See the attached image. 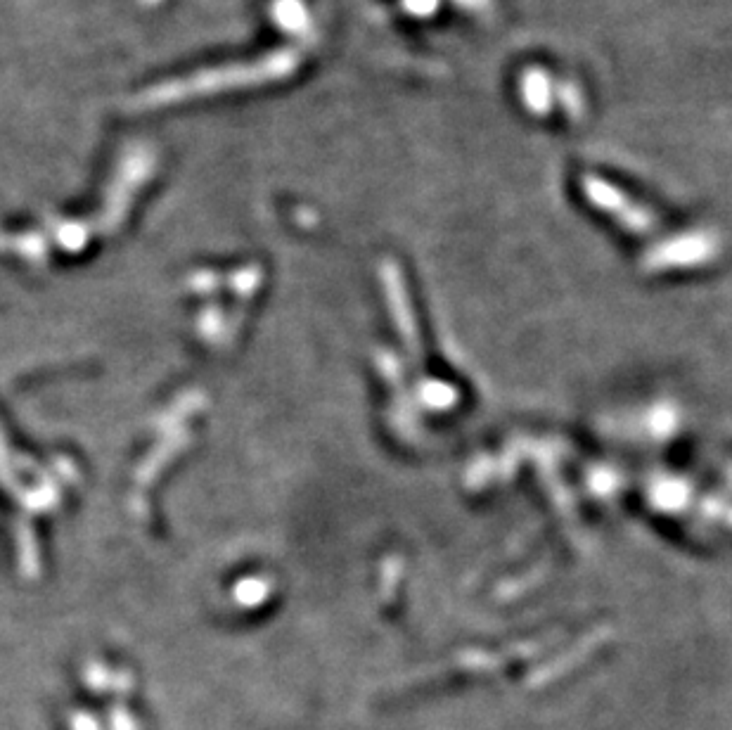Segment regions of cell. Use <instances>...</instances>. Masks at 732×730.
Masks as SVG:
<instances>
[{
  "label": "cell",
  "mask_w": 732,
  "mask_h": 730,
  "mask_svg": "<svg viewBox=\"0 0 732 730\" xmlns=\"http://www.w3.org/2000/svg\"><path fill=\"white\" fill-rule=\"evenodd\" d=\"M519 95H522L524 107L531 114H548L552 107H555V81L548 72L543 69H529V72L522 74V81H519Z\"/></svg>",
  "instance_id": "obj_1"
},
{
  "label": "cell",
  "mask_w": 732,
  "mask_h": 730,
  "mask_svg": "<svg viewBox=\"0 0 732 730\" xmlns=\"http://www.w3.org/2000/svg\"><path fill=\"white\" fill-rule=\"evenodd\" d=\"M583 185H586L590 200H593L595 204H600V207L614 211V214H619V211H621V216H624L626 221H631L633 226H647V216H642V211L635 209L633 204L628 202L626 197L621 195V192L616 188H612L609 183L600 181V178L588 176L586 183H583Z\"/></svg>",
  "instance_id": "obj_2"
},
{
  "label": "cell",
  "mask_w": 732,
  "mask_h": 730,
  "mask_svg": "<svg viewBox=\"0 0 732 730\" xmlns=\"http://www.w3.org/2000/svg\"><path fill=\"white\" fill-rule=\"evenodd\" d=\"M555 100L560 102L564 112H567L571 119H581L583 112H586V98H583V91L571 81L555 83Z\"/></svg>",
  "instance_id": "obj_3"
},
{
  "label": "cell",
  "mask_w": 732,
  "mask_h": 730,
  "mask_svg": "<svg viewBox=\"0 0 732 730\" xmlns=\"http://www.w3.org/2000/svg\"><path fill=\"white\" fill-rule=\"evenodd\" d=\"M403 10L413 17H429L439 10V0H403Z\"/></svg>",
  "instance_id": "obj_4"
},
{
  "label": "cell",
  "mask_w": 732,
  "mask_h": 730,
  "mask_svg": "<svg viewBox=\"0 0 732 730\" xmlns=\"http://www.w3.org/2000/svg\"><path fill=\"white\" fill-rule=\"evenodd\" d=\"M455 3L462 5L465 10H472V12H486L488 5H491V0H455Z\"/></svg>",
  "instance_id": "obj_5"
}]
</instances>
